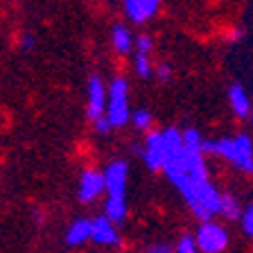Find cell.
Instances as JSON below:
<instances>
[{
    "label": "cell",
    "mask_w": 253,
    "mask_h": 253,
    "mask_svg": "<svg viewBox=\"0 0 253 253\" xmlns=\"http://www.w3.org/2000/svg\"><path fill=\"white\" fill-rule=\"evenodd\" d=\"M156 75H158V82H163V84H168L169 79H172V68H169L168 63H161L156 68Z\"/></svg>",
    "instance_id": "22"
},
{
    "label": "cell",
    "mask_w": 253,
    "mask_h": 253,
    "mask_svg": "<svg viewBox=\"0 0 253 253\" xmlns=\"http://www.w3.org/2000/svg\"><path fill=\"white\" fill-rule=\"evenodd\" d=\"M34 43H37V39L32 37V34H25V37H23V41H21V47L25 50V52H30L32 47H34Z\"/></svg>",
    "instance_id": "26"
},
{
    "label": "cell",
    "mask_w": 253,
    "mask_h": 253,
    "mask_svg": "<svg viewBox=\"0 0 253 253\" xmlns=\"http://www.w3.org/2000/svg\"><path fill=\"white\" fill-rule=\"evenodd\" d=\"M228 106H231L235 118H249L253 111L251 97H249L247 88H244L242 84H237V82L228 86Z\"/></svg>",
    "instance_id": "10"
},
{
    "label": "cell",
    "mask_w": 253,
    "mask_h": 253,
    "mask_svg": "<svg viewBox=\"0 0 253 253\" xmlns=\"http://www.w3.org/2000/svg\"><path fill=\"white\" fill-rule=\"evenodd\" d=\"M242 206L237 201L235 195L231 192H221V215L226 217V219H240L242 217Z\"/></svg>",
    "instance_id": "14"
},
{
    "label": "cell",
    "mask_w": 253,
    "mask_h": 253,
    "mask_svg": "<svg viewBox=\"0 0 253 253\" xmlns=\"http://www.w3.org/2000/svg\"><path fill=\"white\" fill-rule=\"evenodd\" d=\"M251 122H253V111H251Z\"/></svg>",
    "instance_id": "28"
},
{
    "label": "cell",
    "mask_w": 253,
    "mask_h": 253,
    "mask_svg": "<svg viewBox=\"0 0 253 253\" xmlns=\"http://www.w3.org/2000/svg\"><path fill=\"white\" fill-rule=\"evenodd\" d=\"M174 253H201L199 247H197V240L192 235H183L179 237V242L174 247Z\"/></svg>",
    "instance_id": "17"
},
{
    "label": "cell",
    "mask_w": 253,
    "mask_h": 253,
    "mask_svg": "<svg viewBox=\"0 0 253 253\" xmlns=\"http://www.w3.org/2000/svg\"><path fill=\"white\" fill-rule=\"evenodd\" d=\"M109 129H111V122L106 116H102L100 120H95V131L97 133H109Z\"/></svg>",
    "instance_id": "24"
},
{
    "label": "cell",
    "mask_w": 253,
    "mask_h": 253,
    "mask_svg": "<svg viewBox=\"0 0 253 253\" xmlns=\"http://www.w3.org/2000/svg\"><path fill=\"white\" fill-rule=\"evenodd\" d=\"M176 188L183 195L185 204H188L190 212L204 224V221H212L215 215H221V192L211 183V181H192V179H181L176 181Z\"/></svg>",
    "instance_id": "1"
},
{
    "label": "cell",
    "mask_w": 253,
    "mask_h": 253,
    "mask_svg": "<svg viewBox=\"0 0 253 253\" xmlns=\"http://www.w3.org/2000/svg\"><path fill=\"white\" fill-rule=\"evenodd\" d=\"M242 39V30H231L228 32V41H240Z\"/></svg>",
    "instance_id": "27"
},
{
    "label": "cell",
    "mask_w": 253,
    "mask_h": 253,
    "mask_svg": "<svg viewBox=\"0 0 253 253\" xmlns=\"http://www.w3.org/2000/svg\"><path fill=\"white\" fill-rule=\"evenodd\" d=\"M111 126H122L129 120V97H126V82L122 77L113 79L109 86V109H106Z\"/></svg>",
    "instance_id": "3"
},
{
    "label": "cell",
    "mask_w": 253,
    "mask_h": 253,
    "mask_svg": "<svg viewBox=\"0 0 253 253\" xmlns=\"http://www.w3.org/2000/svg\"><path fill=\"white\" fill-rule=\"evenodd\" d=\"M240 224H242V233H244V235H247V237H253V201L242 211Z\"/></svg>",
    "instance_id": "19"
},
{
    "label": "cell",
    "mask_w": 253,
    "mask_h": 253,
    "mask_svg": "<svg viewBox=\"0 0 253 253\" xmlns=\"http://www.w3.org/2000/svg\"><path fill=\"white\" fill-rule=\"evenodd\" d=\"M133 66H136V73L140 75V77H149V75H152V63H149V54L136 52Z\"/></svg>",
    "instance_id": "18"
},
{
    "label": "cell",
    "mask_w": 253,
    "mask_h": 253,
    "mask_svg": "<svg viewBox=\"0 0 253 253\" xmlns=\"http://www.w3.org/2000/svg\"><path fill=\"white\" fill-rule=\"evenodd\" d=\"M152 45H154V41L147 37V34H142V37H138V39H136V47H138V52H145V54H149V50H152Z\"/></svg>",
    "instance_id": "21"
},
{
    "label": "cell",
    "mask_w": 253,
    "mask_h": 253,
    "mask_svg": "<svg viewBox=\"0 0 253 253\" xmlns=\"http://www.w3.org/2000/svg\"><path fill=\"white\" fill-rule=\"evenodd\" d=\"M102 190H106L104 174L95 172V169L82 172V179H79V199L84 201V204L97 199V197L102 195Z\"/></svg>",
    "instance_id": "8"
},
{
    "label": "cell",
    "mask_w": 253,
    "mask_h": 253,
    "mask_svg": "<svg viewBox=\"0 0 253 253\" xmlns=\"http://www.w3.org/2000/svg\"><path fill=\"white\" fill-rule=\"evenodd\" d=\"M140 5L145 7L147 16H154L158 11V5H161V0H140Z\"/></svg>",
    "instance_id": "23"
},
{
    "label": "cell",
    "mask_w": 253,
    "mask_h": 253,
    "mask_svg": "<svg viewBox=\"0 0 253 253\" xmlns=\"http://www.w3.org/2000/svg\"><path fill=\"white\" fill-rule=\"evenodd\" d=\"M106 88L97 75L88 77V106H86V116L90 120H100L102 116H106Z\"/></svg>",
    "instance_id": "5"
},
{
    "label": "cell",
    "mask_w": 253,
    "mask_h": 253,
    "mask_svg": "<svg viewBox=\"0 0 253 253\" xmlns=\"http://www.w3.org/2000/svg\"><path fill=\"white\" fill-rule=\"evenodd\" d=\"M111 39H113V47H116L120 54L131 52L133 39H131V32L126 30L125 25H116V27H113V34H111Z\"/></svg>",
    "instance_id": "13"
},
{
    "label": "cell",
    "mask_w": 253,
    "mask_h": 253,
    "mask_svg": "<svg viewBox=\"0 0 253 253\" xmlns=\"http://www.w3.org/2000/svg\"><path fill=\"white\" fill-rule=\"evenodd\" d=\"M204 154H217L237 169L251 174L253 172V140L247 133L231 138H217L204 142Z\"/></svg>",
    "instance_id": "2"
},
{
    "label": "cell",
    "mask_w": 253,
    "mask_h": 253,
    "mask_svg": "<svg viewBox=\"0 0 253 253\" xmlns=\"http://www.w3.org/2000/svg\"><path fill=\"white\" fill-rule=\"evenodd\" d=\"M183 142H185V149H190V152H204L206 138L201 136L197 129H185L183 131Z\"/></svg>",
    "instance_id": "16"
},
{
    "label": "cell",
    "mask_w": 253,
    "mask_h": 253,
    "mask_svg": "<svg viewBox=\"0 0 253 253\" xmlns=\"http://www.w3.org/2000/svg\"><path fill=\"white\" fill-rule=\"evenodd\" d=\"M197 247L201 253H221L228 247V231L221 224L212 221H204L199 228H197Z\"/></svg>",
    "instance_id": "4"
},
{
    "label": "cell",
    "mask_w": 253,
    "mask_h": 253,
    "mask_svg": "<svg viewBox=\"0 0 253 253\" xmlns=\"http://www.w3.org/2000/svg\"><path fill=\"white\" fill-rule=\"evenodd\" d=\"M251 174H253V172H251Z\"/></svg>",
    "instance_id": "29"
},
{
    "label": "cell",
    "mask_w": 253,
    "mask_h": 253,
    "mask_svg": "<svg viewBox=\"0 0 253 253\" xmlns=\"http://www.w3.org/2000/svg\"><path fill=\"white\" fill-rule=\"evenodd\" d=\"M142 158L149 169H163L168 163V149H165L163 131H152L147 136V149L142 152Z\"/></svg>",
    "instance_id": "6"
},
{
    "label": "cell",
    "mask_w": 253,
    "mask_h": 253,
    "mask_svg": "<svg viewBox=\"0 0 253 253\" xmlns=\"http://www.w3.org/2000/svg\"><path fill=\"white\" fill-rule=\"evenodd\" d=\"M90 237H93V219H77L66 231V244L68 247H79Z\"/></svg>",
    "instance_id": "11"
},
{
    "label": "cell",
    "mask_w": 253,
    "mask_h": 253,
    "mask_svg": "<svg viewBox=\"0 0 253 253\" xmlns=\"http://www.w3.org/2000/svg\"><path fill=\"white\" fill-rule=\"evenodd\" d=\"M142 253H174V251L168 244H154V247H149L147 251H142Z\"/></svg>",
    "instance_id": "25"
},
{
    "label": "cell",
    "mask_w": 253,
    "mask_h": 253,
    "mask_svg": "<svg viewBox=\"0 0 253 253\" xmlns=\"http://www.w3.org/2000/svg\"><path fill=\"white\" fill-rule=\"evenodd\" d=\"M126 174H129V165L125 161H113L104 172V183L109 197H125L126 188Z\"/></svg>",
    "instance_id": "7"
},
{
    "label": "cell",
    "mask_w": 253,
    "mask_h": 253,
    "mask_svg": "<svg viewBox=\"0 0 253 253\" xmlns=\"http://www.w3.org/2000/svg\"><path fill=\"white\" fill-rule=\"evenodd\" d=\"M122 5H125L126 16H129L133 23H142V21H147L149 18L147 11H145V7L140 5V0H122Z\"/></svg>",
    "instance_id": "15"
},
{
    "label": "cell",
    "mask_w": 253,
    "mask_h": 253,
    "mask_svg": "<svg viewBox=\"0 0 253 253\" xmlns=\"http://www.w3.org/2000/svg\"><path fill=\"white\" fill-rule=\"evenodd\" d=\"M104 212L113 224H120L126 219V201L125 197H109L104 204Z\"/></svg>",
    "instance_id": "12"
},
{
    "label": "cell",
    "mask_w": 253,
    "mask_h": 253,
    "mask_svg": "<svg viewBox=\"0 0 253 253\" xmlns=\"http://www.w3.org/2000/svg\"><path fill=\"white\" fill-rule=\"evenodd\" d=\"M131 120H133V125H136L138 129H147V126L152 125V113L145 111V109H140V111H136V113L131 116Z\"/></svg>",
    "instance_id": "20"
},
{
    "label": "cell",
    "mask_w": 253,
    "mask_h": 253,
    "mask_svg": "<svg viewBox=\"0 0 253 253\" xmlns=\"http://www.w3.org/2000/svg\"><path fill=\"white\" fill-rule=\"evenodd\" d=\"M95 244H102V247H116L120 242V235L116 231V224L109 219L106 215L95 217L93 219V237H90Z\"/></svg>",
    "instance_id": "9"
}]
</instances>
